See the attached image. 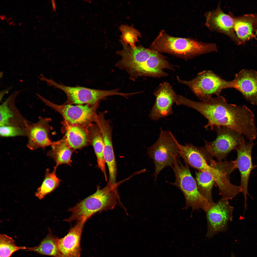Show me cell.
<instances>
[{
  "mask_svg": "<svg viewBox=\"0 0 257 257\" xmlns=\"http://www.w3.org/2000/svg\"><path fill=\"white\" fill-rule=\"evenodd\" d=\"M119 29L122 33V40L126 44H129L131 47H135V43L138 41V37L141 36L139 32L133 27L126 25H121Z\"/></svg>",
  "mask_w": 257,
  "mask_h": 257,
  "instance_id": "31",
  "label": "cell"
},
{
  "mask_svg": "<svg viewBox=\"0 0 257 257\" xmlns=\"http://www.w3.org/2000/svg\"><path fill=\"white\" fill-rule=\"evenodd\" d=\"M177 141L171 132L160 128L157 140L148 148L147 154L153 160L154 164L155 181L161 171L167 166L172 167L178 158L179 150Z\"/></svg>",
  "mask_w": 257,
  "mask_h": 257,
  "instance_id": "5",
  "label": "cell"
},
{
  "mask_svg": "<svg viewBox=\"0 0 257 257\" xmlns=\"http://www.w3.org/2000/svg\"><path fill=\"white\" fill-rule=\"evenodd\" d=\"M205 16V25L209 30L228 36L236 44H241L234 31V16L232 13H224L219 3L215 9L207 12Z\"/></svg>",
  "mask_w": 257,
  "mask_h": 257,
  "instance_id": "13",
  "label": "cell"
},
{
  "mask_svg": "<svg viewBox=\"0 0 257 257\" xmlns=\"http://www.w3.org/2000/svg\"><path fill=\"white\" fill-rule=\"evenodd\" d=\"M150 49L170 54L187 60L200 55L217 52L216 44L189 38L173 37L161 30L150 46Z\"/></svg>",
  "mask_w": 257,
  "mask_h": 257,
  "instance_id": "2",
  "label": "cell"
},
{
  "mask_svg": "<svg viewBox=\"0 0 257 257\" xmlns=\"http://www.w3.org/2000/svg\"><path fill=\"white\" fill-rule=\"evenodd\" d=\"M231 257H235L234 254L232 252L231 253Z\"/></svg>",
  "mask_w": 257,
  "mask_h": 257,
  "instance_id": "35",
  "label": "cell"
},
{
  "mask_svg": "<svg viewBox=\"0 0 257 257\" xmlns=\"http://www.w3.org/2000/svg\"><path fill=\"white\" fill-rule=\"evenodd\" d=\"M228 201L222 198L206 212L208 225L206 237L211 238L215 234L226 230L228 222L232 221L233 209Z\"/></svg>",
  "mask_w": 257,
  "mask_h": 257,
  "instance_id": "11",
  "label": "cell"
},
{
  "mask_svg": "<svg viewBox=\"0 0 257 257\" xmlns=\"http://www.w3.org/2000/svg\"><path fill=\"white\" fill-rule=\"evenodd\" d=\"M37 95L46 105L60 113L64 120L71 124L79 125L86 128L92 122H96L98 116L97 110L99 103L94 105H59L52 102L38 94Z\"/></svg>",
  "mask_w": 257,
  "mask_h": 257,
  "instance_id": "8",
  "label": "cell"
},
{
  "mask_svg": "<svg viewBox=\"0 0 257 257\" xmlns=\"http://www.w3.org/2000/svg\"><path fill=\"white\" fill-rule=\"evenodd\" d=\"M196 181L200 193L212 205L214 203L212 197V190L215 181L212 173L207 171H196Z\"/></svg>",
  "mask_w": 257,
  "mask_h": 257,
  "instance_id": "27",
  "label": "cell"
},
{
  "mask_svg": "<svg viewBox=\"0 0 257 257\" xmlns=\"http://www.w3.org/2000/svg\"><path fill=\"white\" fill-rule=\"evenodd\" d=\"M0 135L2 137L26 136L25 129L18 126L11 125L0 126Z\"/></svg>",
  "mask_w": 257,
  "mask_h": 257,
  "instance_id": "32",
  "label": "cell"
},
{
  "mask_svg": "<svg viewBox=\"0 0 257 257\" xmlns=\"http://www.w3.org/2000/svg\"><path fill=\"white\" fill-rule=\"evenodd\" d=\"M210 166V173L218 187L222 198L231 199L242 192L240 186L232 184L229 180L231 173L237 169L235 160L228 161L225 160L216 162L214 160Z\"/></svg>",
  "mask_w": 257,
  "mask_h": 257,
  "instance_id": "10",
  "label": "cell"
},
{
  "mask_svg": "<svg viewBox=\"0 0 257 257\" xmlns=\"http://www.w3.org/2000/svg\"><path fill=\"white\" fill-rule=\"evenodd\" d=\"M121 42L123 49L116 53L121 56V59L117 63L116 66L120 69L127 71L146 61L153 52L149 49L141 46L132 48L125 44L122 40Z\"/></svg>",
  "mask_w": 257,
  "mask_h": 257,
  "instance_id": "21",
  "label": "cell"
},
{
  "mask_svg": "<svg viewBox=\"0 0 257 257\" xmlns=\"http://www.w3.org/2000/svg\"><path fill=\"white\" fill-rule=\"evenodd\" d=\"M57 168L54 167L52 172H50L48 169L46 170L42 183L35 193V196L39 199H43L45 196L53 192L59 186L61 180L56 176Z\"/></svg>",
  "mask_w": 257,
  "mask_h": 257,
  "instance_id": "28",
  "label": "cell"
},
{
  "mask_svg": "<svg viewBox=\"0 0 257 257\" xmlns=\"http://www.w3.org/2000/svg\"><path fill=\"white\" fill-rule=\"evenodd\" d=\"M29 247L17 246L12 237L5 234L0 235V257H10L15 252Z\"/></svg>",
  "mask_w": 257,
  "mask_h": 257,
  "instance_id": "30",
  "label": "cell"
},
{
  "mask_svg": "<svg viewBox=\"0 0 257 257\" xmlns=\"http://www.w3.org/2000/svg\"><path fill=\"white\" fill-rule=\"evenodd\" d=\"M232 81L233 88L240 92L251 104L257 105V72L243 69L236 74Z\"/></svg>",
  "mask_w": 257,
  "mask_h": 257,
  "instance_id": "19",
  "label": "cell"
},
{
  "mask_svg": "<svg viewBox=\"0 0 257 257\" xmlns=\"http://www.w3.org/2000/svg\"><path fill=\"white\" fill-rule=\"evenodd\" d=\"M86 221H78L62 238L56 237L55 241L60 257H81L80 241Z\"/></svg>",
  "mask_w": 257,
  "mask_h": 257,
  "instance_id": "18",
  "label": "cell"
},
{
  "mask_svg": "<svg viewBox=\"0 0 257 257\" xmlns=\"http://www.w3.org/2000/svg\"><path fill=\"white\" fill-rule=\"evenodd\" d=\"M217 135L212 142L205 140V146L213 157L219 161L226 160L227 155L238 146L243 135L237 131L225 127L215 128Z\"/></svg>",
  "mask_w": 257,
  "mask_h": 257,
  "instance_id": "9",
  "label": "cell"
},
{
  "mask_svg": "<svg viewBox=\"0 0 257 257\" xmlns=\"http://www.w3.org/2000/svg\"><path fill=\"white\" fill-rule=\"evenodd\" d=\"M177 79L180 83L187 86L200 100H207L212 96L220 95L222 90L227 88H233L232 80H226L211 70H205L199 73L194 78L188 81Z\"/></svg>",
  "mask_w": 257,
  "mask_h": 257,
  "instance_id": "7",
  "label": "cell"
},
{
  "mask_svg": "<svg viewBox=\"0 0 257 257\" xmlns=\"http://www.w3.org/2000/svg\"><path fill=\"white\" fill-rule=\"evenodd\" d=\"M50 119L40 117L36 122H29L25 130L28 139L27 146L30 150H34L39 148H44L51 146L52 142L49 137V133L52 129L49 124Z\"/></svg>",
  "mask_w": 257,
  "mask_h": 257,
  "instance_id": "16",
  "label": "cell"
},
{
  "mask_svg": "<svg viewBox=\"0 0 257 257\" xmlns=\"http://www.w3.org/2000/svg\"><path fill=\"white\" fill-rule=\"evenodd\" d=\"M3 75V72H1L0 73V78H1Z\"/></svg>",
  "mask_w": 257,
  "mask_h": 257,
  "instance_id": "34",
  "label": "cell"
},
{
  "mask_svg": "<svg viewBox=\"0 0 257 257\" xmlns=\"http://www.w3.org/2000/svg\"><path fill=\"white\" fill-rule=\"evenodd\" d=\"M254 168H256V167H257V164H256V165H254Z\"/></svg>",
  "mask_w": 257,
  "mask_h": 257,
  "instance_id": "36",
  "label": "cell"
},
{
  "mask_svg": "<svg viewBox=\"0 0 257 257\" xmlns=\"http://www.w3.org/2000/svg\"><path fill=\"white\" fill-rule=\"evenodd\" d=\"M179 154L185 164L198 171L210 172V165L214 160L205 146L199 147L191 143L182 145L177 141Z\"/></svg>",
  "mask_w": 257,
  "mask_h": 257,
  "instance_id": "15",
  "label": "cell"
},
{
  "mask_svg": "<svg viewBox=\"0 0 257 257\" xmlns=\"http://www.w3.org/2000/svg\"><path fill=\"white\" fill-rule=\"evenodd\" d=\"M235 33L241 44L252 38L257 28V14H248L234 17Z\"/></svg>",
  "mask_w": 257,
  "mask_h": 257,
  "instance_id": "23",
  "label": "cell"
},
{
  "mask_svg": "<svg viewBox=\"0 0 257 257\" xmlns=\"http://www.w3.org/2000/svg\"><path fill=\"white\" fill-rule=\"evenodd\" d=\"M24 90L15 91L1 105L0 126H15L20 127L25 130L26 126L29 122L21 114L15 104L16 96Z\"/></svg>",
  "mask_w": 257,
  "mask_h": 257,
  "instance_id": "22",
  "label": "cell"
},
{
  "mask_svg": "<svg viewBox=\"0 0 257 257\" xmlns=\"http://www.w3.org/2000/svg\"><path fill=\"white\" fill-rule=\"evenodd\" d=\"M255 32L256 33V34L257 35V28Z\"/></svg>",
  "mask_w": 257,
  "mask_h": 257,
  "instance_id": "37",
  "label": "cell"
},
{
  "mask_svg": "<svg viewBox=\"0 0 257 257\" xmlns=\"http://www.w3.org/2000/svg\"><path fill=\"white\" fill-rule=\"evenodd\" d=\"M189 167L183 165L177 158L172 167L174 172L175 180L170 183L180 189L183 193L185 201V206L183 209L190 207L193 211L201 209L205 212L212 205L199 192L196 180L192 176Z\"/></svg>",
  "mask_w": 257,
  "mask_h": 257,
  "instance_id": "4",
  "label": "cell"
},
{
  "mask_svg": "<svg viewBox=\"0 0 257 257\" xmlns=\"http://www.w3.org/2000/svg\"><path fill=\"white\" fill-rule=\"evenodd\" d=\"M98 125L100 129L104 143V159L109 173V181L112 184L116 182L117 167L112 142V127L110 120L103 119Z\"/></svg>",
  "mask_w": 257,
  "mask_h": 257,
  "instance_id": "20",
  "label": "cell"
},
{
  "mask_svg": "<svg viewBox=\"0 0 257 257\" xmlns=\"http://www.w3.org/2000/svg\"><path fill=\"white\" fill-rule=\"evenodd\" d=\"M51 149L47 154L52 158L57 168L59 165L66 164L71 165V157L74 150L67 144L64 137L60 140L53 142Z\"/></svg>",
  "mask_w": 257,
  "mask_h": 257,
  "instance_id": "26",
  "label": "cell"
},
{
  "mask_svg": "<svg viewBox=\"0 0 257 257\" xmlns=\"http://www.w3.org/2000/svg\"><path fill=\"white\" fill-rule=\"evenodd\" d=\"M247 142L243 135L240 143L236 148L237 156L235 160L237 168L239 169L241 177L240 187L244 198V208H247V196L248 195L252 199L248 192V185L250 176L254 168L252 163V153L255 144L253 140H249Z\"/></svg>",
  "mask_w": 257,
  "mask_h": 257,
  "instance_id": "12",
  "label": "cell"
},
{
  "mask_svg": "<svg viewBox=\"0 0 257 257\" xmlns=\"http://www.w3.org/2000/svg\"><path fill=\"white\" fill-rule=\"evenodd\" d=\"M56 237L49 228L47 235L38 246L29 247L26 251L34 252L40 254L53 257H60L56 244Z\"/></svg>",
  "mask_w": 257,
  "mask_h": 257,
  "instance_id": "29",
  "label": "cell"
},
{
  "mask_svg": "<svg viewBox=\"0 0 257 257\" xmlns=\"http://www.w3.org/2000/svg\"><path fill=\"white\" fill-rule=\"evenodd\" d=\"M153 94L156 100L149 114L151 119L157 121L173 114L172 107L177 94L170 84L166 82L160 84Z\"/></svg>",
  "mask_w": 257,
  "mask_h": 257,
  "instance_id": "14",
  "label": "cell"
},
{
  "mask_svg": "<svg viewBox=\"0 0 257 257\" xmlns=\"http://www.w3.org/2000/svg\"><path fill=\"white\" fill-rule=\"evenodd\" d=\"M41 80L46 82L49 86L62 90L66 94L67 99L64 104L94 105L99 104L101 100L110 96L118 95L124 96V93L120 92L119 89L101 90L77 86L71 87L62 84H59L52 79H47L44 76Z\"/></svg>",
  "mask_w": 257,
  "mask_h": 257,
  "instance_id": "6",
  "label": "cell"
},
{
  "mask_svg": "<svg viewBox=\"0 0 257 257\" xmlns=\"http://www.w3.org/2000/svg\"><path fill=\"white\" fill-rule=\"evenodd\" d=\"M62 124L64 137L68 144L73 150L81 148L89 144L86 128L71 124L65 120Z\"/></svg>",
  "mask_w": 257,
  "mask_h": 257,
  "instance_id": "24",
  "label": "cell"
},
{
  "mask_svg": "<svg viewBox=\"0 0 257 257\" xmlns=\"http://www.w3.org/2000/svg\"><path fill=\"white\" fill-rule=\"evenodd\" d=\"M166 69L173 70L171 65L163 56L159 53L153 51L146 61L127 72L130 78L133 79L142 76H166L167 74L163 71Z\"/></svg>",
  "mask_w": 257,
  "mask_h": 257,
  "instance_id": "17",
  "label": "cell"
},
{
  "mask_svg": "<svg viewBox=\"0 0 257 257\" xmlns=\"http://www.w3.org/2000/svg\"><path fill=\"white\" fill-rule=\"evenodd\" d=\"M12 88L13 86H11L8 88L5 89L3 90L0 91V101L2 100L5 94L8 93L9 90L12 89Z\"/></svg>",
  "mask_w": 257,
  "mask_h": 257,
  "instance_id": "33",
  "label": "cell"
},
{
  "mask_svg": "<svg viewBox=\"0 0 257 257\" xmlns=\"http://www.w3.org/2000/svg\"><path fill=\"white\" fill-rule=\"evenodd\" d=\"M177 105H183L198 111L208 120L204 128L213 130L215 128L225 127L234 130L248 140L257 136V128L254 114L245 105H237L227 102L219 95L205 101L196 102L179 95Z\"/></svg>",
  "mask_w": 257,
  "mask_h": 257,
  "instance_id": "1",
  "label": "cell"
},
{
  "mask_svg": "<svg viewBox=\"0 0 257 257\" xmlns=\"http://www.w3.org/2000/svg\"><path fill=\"white\" fill-rule=\"evenodd\" d=\"M118 185L117 183L114 184L108 182L103 188L98 187L94 194L68 209L71 215L64 220L69 223L75 221H86L98 212L113 209L119 198L117 189Z\"/></svg>",
  "mask_w": 257,
  "mask_h": 257,
  "instance_id": "3",
  "label": "cell"
},
{
  "mask_svg": "<svg viewBox=\"0 0 257 257\" xmlns=\"http://www.w3.org/2000/svg\"><path fill=\"white\" fill-rule=\"evenodd\" d=\"M89 144L93 147L96 155L97 166L107 180L104 155V143L100 128L96 124L91 123L86 128Z\"/></svg>",
  "mask_w": 257,
  "mask_h": 257,
  "instance_id": "25",
  "label": "cell"
}]
</instances>
